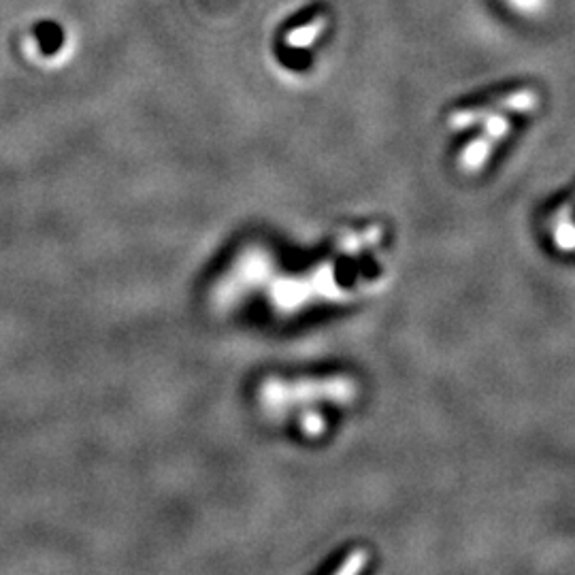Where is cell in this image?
I'll use <instances>...</instances> for the list:
<instances>
[{
	"instance_id": "6da1fadb",
	"label": "cell",
	"mask_w": 575,
	"mask_h": 575,
	"mask_svg": "<svg viewBox=\"0 0 575 575\" xmlns=\"http://www.w3.org/2000/svg\"><path fill=\"white\" fill-rule=\"evenodd\" d=\"M354 369H273L254 388V407L269 429L305 448L324 446L365 403Z\"/></svg>"
},
{
	"instance_id": "7a4b0ae2",
	"label": "cell",
	"mask_w": 575,
	"mask_h": 575,
	"mask_svg": "<svg viewBox=\"0 0 575 575\" xmlns=\"http://www.w3.org/2000/svg\"><path fill=\"white\" fill-rule=\"evenodd\" d=\"M537 107L539 92L531 86L495 92L454 107L446 118L448 130L452 135L471 133L454 150V171L463 179L484 177L497 162L503 143L514 135V120L527 118Z\"/></svg>"
},
{
	"instance_id": "3957f363",
	"label": "cell",
	"mask_w": 575,
	"mask_h": 575,
	"mask_svg": "<svg viewBox=\"0 0 575 575\" xmlns=\"http://www.w3.org/2000/svg\"><path fill=\"white\" fill-rule=\"evenodd\" d=\"M533 233L541 250L550 258L575 267V184L537 209Z\"/></svg>"
},
{
	"instance_id": "277c9868",
	"label": "cell",
	"mask_w": 575,
	"mask_h": 575,
	"mask_svg": "<svg viewBox=\"0 0 575 575\" xmlns=\"http://www.w3.org/2000/svg\"><path fill=\"white\" fill-rule=\"evenodd\" d=\"M326 15H316L314 20L307 22V24H301L297 26L294 30H290L288 35H286V43L294 49H305V47H311L314 45L320 37H322V32L326 28Z\"/></svg>"
},
{
	"instance_id": "5b68a950",
	"label": "cell",
	"mask_w": 575,
	"mask_h": 575,
	"mask_svg": "<svg viewBox=\"0 0 575 575\" xmlns=\"http://www.w3.org/2000/svg\"><path fill=\"white\" fill-rule=\"evenodd\" d=\"M514 7H518L520 11H537L544 7L546 0H509Z\"/></svg>"
}]
</instances>
